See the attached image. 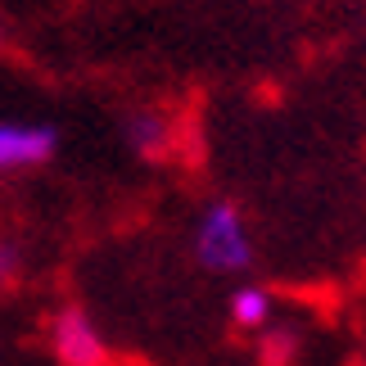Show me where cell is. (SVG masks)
Listing matches in <instances>:
<instances>
[{
    "label": "cell",
    "mask_w": 366,
    "mask_h": 366,
    "mask_svg": "<svg viewBox=\"0 0 366 366\" xmlns=\"http://www.w3.org/2000/svg\"><path fill=\"white\" fill-rule=\"evenodd\" d=\"M194 258H199L204 272H249L253 267V235H249V222L235 204H208L199 222H194Z\"/></svg>",
    "instance_id": "6da1fadb"
},
{
    "label": "cell",
    "mask_w": 366,
    "mask_h": 366,
    "mask_svg": "<svg viewBox=\"0 0 366 366\" xmlns=\"http://www.w3.org/2000/svg\"><path fill=\"white\" fill-rule=\"evenodd\" d=\"M50 348L64 366H109V344L86 307H59L50 321Z\"/></svg>",
    "instance_id": "7a4b0ae2"
},
{
    "label": "cell",
    "mask_w": 366,
    "mask_h": 366,
    "mask_svg": "<svg viewBox=\"0 0 366 366\" xmlns=\"http://www.w3.org/2000/svg\"><path fill=\"white\" fill-rule=\"evenodd\" d=\"M50 154H54V127L19 122V118L0 122V177L41 167V163H50Z\"/></svg>",
    "instance_id": "3957f363"
},
{
    "label": "cell",
    "mask_w": 366,
    "mask_h": 366,
    "mask_svg": "<svg viewBox=\"0 0 366 366\" xmlns=\"http://www.w3.org/2000/svg\"><path fill=\"white\" fill-rule=\"evenodd\" d=\"M127 145H132L140 159H167L177 145V122L159 114V109H136L127 118Z\"/></svg>",
    "instance_id": "277c9868"
},
{
    "label": "cell",
    "mask_w": 366,
    "mask_h": 366,
    "mask_svg": "<svg viewBox=\"0 0 366 366\" xmlns=\"http://www.w3.org/2000/svg\"><path fill=\"white\" fill-rule=\"evenodd\" d=\"M231 321L240 330H262L272 321V294L262 285H240L231 294Z\"/></svg>",
    "instance_id": "5b68a950"
},
{
    "label": "cell",
    "mask_w": 366,
    "mask_h": 366,
    "mask_svg": "<svg viewBox=\"0 0 366 366\" xmlns=\"http://www.w3.org/2000/svg\"><path fill=\"white\" fill-rule=\"evenodd\" d=\"M19 280V249L9 240H0V290H9Z\"/></svg>",
    "instance_id": "8992f818"
}]
</instances>
